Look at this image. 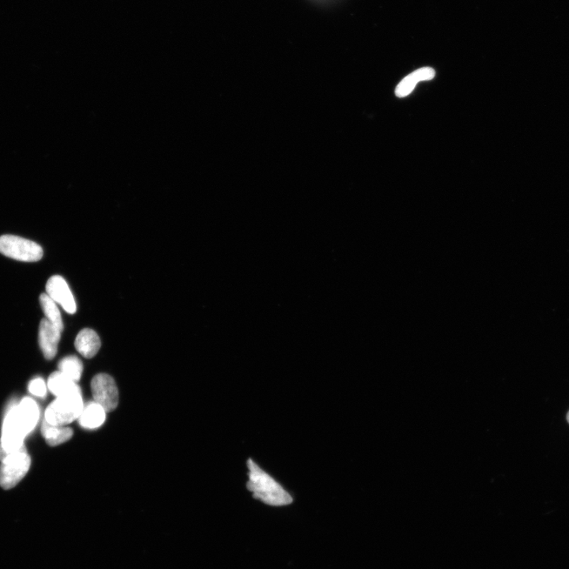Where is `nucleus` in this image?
<instances>
[{"label":"nucleus","mask_w":569,"mask_h":569,"mask_svg":"<svg viewBox=\"0 0 569 569\" xmlns=\"http://www.w3.org/2000/svg\"><path fill=\"white\" fill-rule=\"evenodd\" d=\"M62 332L47 319L41 321L39 327V345L46 359L55 358Z\"/></svg>","instance_id":"nucleus-7"},{"label":"nucleus","mask_w":569,"mask_h":569,"mask_svg":"<svg viewBox=\"0 0 569 569\" xmlns=\"http://www.w3.org/2000/svg\"><path fill=\"white\" fill-rule=\"evenodd\" d=\"M250 481L247 490L253 493V498L271 506L290 505L293 498L276 480L264 472L252 459L247 461Z\"/></svg>","instance_id":"nucleus-1"},{"label":"nucleus","mask_w":569,"mask_h":569,"mask_svg":"<svg viewBox=\"0 0 569 569\" xmlns=\"http://www.w3.org/2000/svg\"><path fill=\"white\" fill-rule=\"evenodd\" d=\"M91 391L96 403L102 406L106 412L116 409L119 403L118 388L115 380L109 375H96L91 381Z\"/></svg>","instance_id":"nucleus-5"},{"label":"nucleus","mask_w":569,"mask_h":569,"mask_svg":"<svg viewBox=\"0 0 569 569\" xmlns=\"http://www.w3.org/2000/svg\"><path fill=\"white\" fill-rule=\"evenodd\" d=\"M48 387L57 398L80 389L75 381L71 380L60 371L51 374L48 380Z\"/></svg>","instance_id":"nucleus-12"},{"label":"nucleus","mask_w":569,"mask_h":569,"mask_svg":"<svg viewBox=\"0 0 569 569\" xmlns=\"http://www.w3.org/2000/svg\"><path fill=\"white\" fill-rule=\"evenodd\" d=\"M435 76H436V72L431 68H423L414 71L399 83L396 89V95L398 98H405L409 95L418 83L430 81L434 78Z\"/></svg>","instance_id":"nucleus-8"},{"label":"nucleus","mask_w":569,"mask_h":569,"mask_svg":"<svg viewBox=\"0 0 569 569\" xmlns=\"http://www.w3.org/2000/svg\"><path fill=\"white\" fill-rule=\"evenodd\" d=\"M30 392L37 397H45L47 393L46 384L43 379L37 377L30 381Z\"/></svg>","instance_id":"nucleus-16"},{"label":"nucleus","mask_w":569,"mask_h":569,"mask_svg":"<svg viewBox=\"0 0 569 569\" xmlns=\"http://www.w3.org/2000/svg\"><path fill=\"white\" fill-rule=\"evenodd\" d=\"M42 433L45 441L50 446H58L69 440L73 436V430L65 426L52 425L45 420L42 426Z\"/></svg>","instance_id":"nucleus-11"},{"label":"nucleus","mask_w":569,"mask_h":569,"mask_svg":"<svg viewBox=\"0 0 569 569\" xmlns=\"http://www.w3.org/2000/svg\"><path fill=\"white\" fill-rule=\"evenodd\" d=\"M40 303L45 315L47 319L52 324H54L60 331H64V323L61 313L59 310L57 304L47 293H42L40 296Z\"/></svg>","instance_id":"nucleus-14"},{"label":"nucleus","mask_w":569,"mask_h":569,"mask_svg":"<svg viewBox=\"0 0 569 569\" xmlns=\"http://www.w3.org/2000/svg\"><path fill=\"white\" fill-rule=\"evenodd\" d=\"M75 346L78 352L84 358H92L100 350V340L95 331L85 328L78 334Z\"/></svg>","instance_id":"nucleus-9"},{"label":"nucleus","mask_w":569,"mask_h":569,"mask_svg":"<svg viewBox=\"0 0 569 569\" xmlns=\"http://www.w3.org/2000/svg\"><path fill=\"white\" fill-rule=\"evenodd\" d=\"M46 293L61 306L66 312L76 313L77 305L70 290L69 286L65 279L59 276L51 277L46 284Z\"/></svg>","instance_id":"nucleus-6"},{"label":"nucleus","mask_w":569,"mask_h":569,"mask_svg":"<svg viewBox=\"0 0 569 569\" xmlns=\"http://www.w3.org/2000/svg\"><path fill=\"white\" fill-rule=\"evenodd\" d=\"M59 371L65 376L77 382L81 378L83 372V365L76 356L66 357L59 361Z\"/></svg>","instance_id":"nucleus-15"},{"label":"nucleus","mask_w":569,"mask_h":569,"mask_svg":"<svg viewBox=\"0 0 569 569\" xmlns=\"http://www.w3.org/2000/svg\"><path fill=\"white\" fill-rule=\"evenodd\" d=\"M567 421H568V423H569V411H568V413L567 414Z\"/></svg>","instance_id":"nucleus-17"},{"label":"nucleus","mask_w":569,"mask_h":569,"mask_svg":"<svg viewBox=\"0 0 569 569\" xmlns=\"http://www.w3.org/2000/svg\"><path fill=\"white\" fill-rule=\"evenodd\" d=\"M0 486L4 490L16 487L28 473L31 459L26 448L9 453L1 460Z\"/></svg>","instance_id":"nucleus-3"},{"label":"nucleus","mask_w":569,"mask_h":569,"mask_svg":"<svg viewBox=\"0 0 569 569\" xmlns=\"http://www.w3.org/2000/svg\"><path fill=\"white\" fill-rule=\"evenodd\" d=\"M105 413L104 408L95 401H90L84 405L83 411L78 418V423L87 430H95L105 423Z\"/></svg>","instance_id":"nucleus-10"},{"label":"nucleus","mask_w":569,"mask_h":569,"mask_svg":"<svg viewBox=\"0 0 569 569\" xmlns=\"http://www.w3.org/2000/svg\"><path fill=\"white\" fill-rule=\"evenodd\" d=\"M0 253L22 262H37L44 255L42 247L28 239L14 236L0 237Z\"/></svg>","instance_id":"nucleus-4"},{"label":"nucleus","mask_w":569,"mask_h":569,"mask_svg":"<svg viewBox=\"0 0 569 569\" xmlns=\"http://www.w3.org/2000/svg\"><path fill=\"white\" fill-rule=\"evenodd\" d=\"M81 390L57 397L47 408L45 421L52 425L66 426L76 420L83 409Z\"/></svg>","instance_id":"nucleus-2"},{"label":"nucleus","mask_w":569,"mask_h":569,"mask_svg":"<svg viewBox=\"0 0 569 569\" xmlns=\"http://www.w3.org/2000/svg\"><path fill=\"white\" fill-rule=\"evenodd\" d=\"M17 407L20 415L32 432L35 430L40 417L38 405L35 400L26 397L17 404Z\"/></svg>","instance_id":"nucleus-13"}]
</instances>
